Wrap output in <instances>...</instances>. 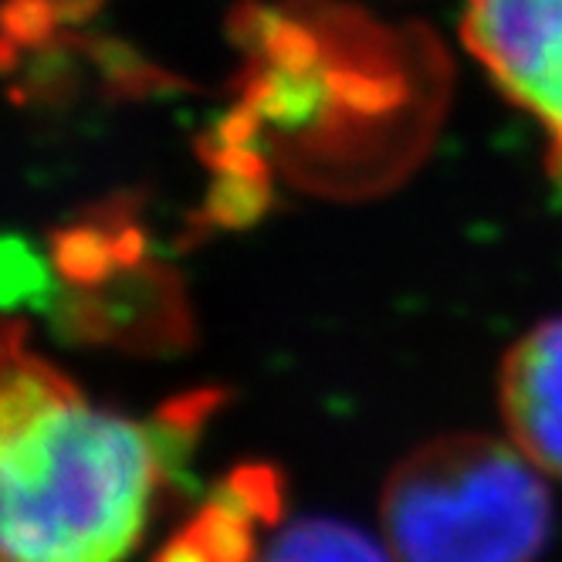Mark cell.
<instances>
[{"label": "cell", "mask_w": 562, "mask_h": 562, "mask_svg": "<svg viewBox=\"0 0 562 562\" xmlns=\"http://www.w3.org/2000/svg\"><path fill=\"white\" fill-rule=\"evenodd\" d=\"M167 468L164 437L95 407L11 326L0 383L4 562H126Z\"/></svg>", "instance_id": "6da1fadb"}, {"label": "cell", "mask_w": 562, "mask_h": 562, "mask_svg": "<svg viewBox=\"0 0 562 562\" xmlns=\"http://www.w3.org/2000/svg\"><path fill=\"white\" fill-rule=\"evenodd\" d=\"M380 518L393 562H536L552 505L512 440L448 434L393 468Z\"/></svg>", "instance_id": "7a4b0ae2"}, {"label": "cell", "mask_w": 562, "mask_h": 562, "mask_svg": "<svg viewBox=\"0 0 562 562\" xmlns=\"http://www.w3.org/2000/svg\"><path fill=\"white\" fill-rule=\"evenodd\" d=\"M461 34L492 82L549 133L562 170V0H464Z\"/></svg>", "instance_id": "3957f363"}, {"label": "cell", "mask_w": 562, "mask_h": 562, "mask_svg": "<svg viewBox=\"0 0 562 562\" xmlns=\"http://www.w3.org/2000/svg\"><path fill=\"white\" fill-rule=\"evenodd\" d=\"M498 393L512 445L542 474L562 477V318L539 323L508 349Z\"/></svg>", "instance_id": "277c9868"}, {"label": "cell", "mask_w": 562, "mask_h": 562, "mask_svg": "<svg viewBox=\"0 0 562 562\" xmlns=\"http://www.w3.org/2000/svg\"><path fill=\"white\" fill-rule=\"evenodd\" d=\"M255 562H393V555L342 521L302 518L278 532Z\"/></svg>", "instance_id": "5b68a950"}]
</instances>
